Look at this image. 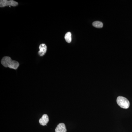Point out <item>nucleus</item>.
Here are the masks:
<instances>
[{"label": "nucleus", "instance_id": "f257e3e1", "mask_svg": "<svg viewBox=\"0 0 132 132\" xmlns=\"http://www.w3.org/2000/svg\"><path fill=\"white\" fill-rule=\"evenodd\" d=\"M1 64L5 67H9L16 70L19 66V63L16 61L13 60L10 57H3L1 61Z\"/></svg>", "mask_w": 132, "mask_h": 132}, {"label": "nucleus", "instance_id": "f03ea898", "mask_svg": "<svg viewBox=\"0 0 132 132\" xmlns=\"http://www.w3.org/2000/svg\"><path fill=\"white\" fill-rule=\"evenodd\" d=\"M116 101L118 105L122 108L127 109L130 106V102L125 97L119 96L117 98Z\"/></svg>", "mask_w": 132, "mask_h": 132}, {"label": "nucleus", "instance_id": "7ed1b4c3", "mask_svg": "<svg viewBox=\"0 0 132 132\" xmlns=\"http://www.w3.org/2000/svg\"><path fill=\"white\" fill-rule=\"evenodd\" d=\"M18 5V3L16 2L13 0H1L0 1V7H5L6 6H16Z\"/></svg>", "mask_w": 132, "mask_h": 132}, {"label": "nucleus", "instance_id": "20e7f679", "mask_svg": "<svg viewBox=\"0 0 132 132\" xmlns=\"http://www.w3.org/2000/svg\"><path fill=\"white\" fill-rule=\"evenodd\" d=\"M49 119L48 116L46 114H43L42 118L39 120L40 124L42 126H44L46 125L49 122Z\"/></svg>", "mask_w": 132, "mask_h": 132}, {"label": "nucleus", "instance_id": "39448f33", "mask_svg": "<svg viewBox=\"0 0 132 132\" xmlns=\"http://www.w3.org/2000/svg\"><path fill=\"white\" fill-rule=\"evenodd\" d=\"M39 49L40 50L38 52V54L41 57H42L45 54L47 50L46 45L44 43L41 44L39 47Z\"/></svg>", "mask_w": 132, "mask_h": 132}, {"label": "nucleus", "instance_id": "423d86ee", "mask_svg": "<svg viewBox=\"0 0 132 132\" xmlns=\"http://www.w3.org/2000/svg\"><path fill=\"white\" fill-rule=\"evenodd\" d=\"M55 132H66L65 125L64 123H61L59 124L56 128L55 130Z\"/></svg>", "mask_w": 132, "mask_h": 132}, {"label": "nucleus", "instance_id": "0eeeda50", "mask_svg": "<svg viewBox=\"0 0 132 132\" xmlns=\"http://www.w3.org/2000/svg\"><path fill=\"white\" fill-rule=\"evenodd\" d=\"M66 41L68 43H70L72 41V34L70 32L66 33L65 36Z\"/></svg>", "mask_w": 132, "mask_h": 132}, {"label": "nucleus", "instance_id": "6e6552de", "mask_svg": "<svg viewBox=\"0 0 132 132\" xmlns=\"http://www.w3.org/2000/svg\"><path fill=\"white\" fill-rule=\"evenodd\" d=\"M93 26L97 28H102L103 27V24L101 22L96 21L94 22L93 23Z\"/></svg>", "mask_w": 132, "mask_h": 132}]
</instances>
